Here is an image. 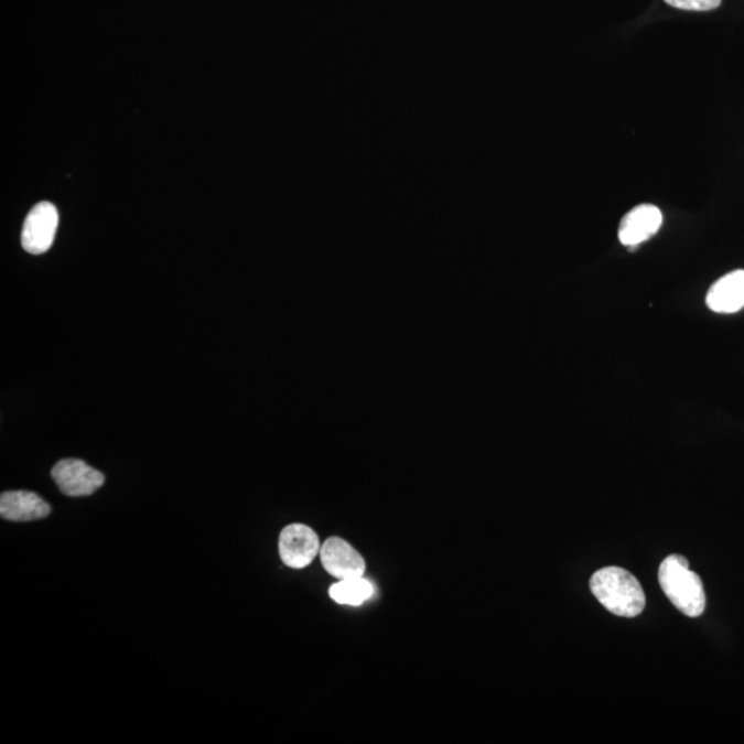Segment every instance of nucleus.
Masks as SVG:
<instances>
[{
    "label": "nucleus",
    "mask_w": 744,
    "mask_h": 744,
    "mask_svg": "<svg viewBox=\"0 0 744 744\" xmlns=\"http://www.w3.org/2000/svg\"><path fill=\"white\" fill-rule=\"evenodd\" d=\"M58 228V212L54 204L37 203L26 215L22 226L21 242L30 254L46 252L53 246L55 231Z\"/></svg>",
    "instance_id": "obj_3"
},
{
    "label": "nucleus",
    "mask_w": 744,
    "mask_h": 744,
    "mask_svg": "<svg viewBox=\"0 0 744 744\" xmlns=\"http://www.w3.org/2000/svg\"><path fill=\"white\" fill-rule=\"evenodd\" d=\"M709 309L715 313H736L744 308V270L722 276L705 296Z\"/></svg>",
    "instance_id": "obj_9"
},
{
    "label": "nucleus",
    "mask_w": 744,
    "mask_h": 744,
    "mask_svg": "<svg viewBox=\"0 0 744 744\" xmlns=\"http://www.w3.org/2000/svg\"><path fill=\"white\" fill-rule=\"evenodd\" d=\"M279 553L281 561L294 570L311 565L320 553L317 533L303 524H291L280 533Z\"/></svg>",
    "instance_id": "obj_5"
},
{
    "label": "nucleus",
    "mask_w": 744,
    "mask_h": 744,
    "mask_svg": "<svg viewBox=\"0 0 744 744\" xmlns=\"http://www.w3.org/2000/svg\"><path fill=\"white\" fill-rule=\"evenodd\" d=\"M661 590L683 615L698 617L705 610V593L702 579L689 570L686 557L671 554L659 567Z\"/></svg>",
    "instance_id": "obj_2"
},
{
    "label": "nucleus",
    "mask_w": 744,
    "mask_h": 744,
    "mask_svg": "<svg viewBox=\"0 0 744 744\" xmlns=\"http://www.w3.org/2000/svg\"><path fill=\"white\" fill-rule=\"evenodd\" d=\"M664 215L653 204L634 207L623 217L619 226V240L623 246L636 248L658 234Z\"/></svg>",
    "instance_id": "obj_7"
},
{
    "label": "nucleus",
    "mask_w": 744,
    "mask_h": 744,
    "mask_svg": "<svg viewBox=\"0 0 744 744\" xmlns=\"http://www.w3.org/2000/svg\"><path fill=\"white\" fill-rule=\"evenodd\" d=\"M671 8L689 11H710L720 8L722 0H665Z\"/></svg>",
    "instance_id": "obj_11"
},
{
    "label": "nucleus",
    "mask_w": 744,
    "mask_h": 744,
    "mask_svg": "<svg viewBox=\"0 0 744 744\" xmlns=\"http://www.w3.org/2000/svg\"><path fill=\"white\" fill-rule=\"evenodd\" d=\"M373 592V584L366 579L352 578L333 584L330 587V597L338 604L358 606L371 597Z\"/></svg>",
    "instance_id": "obj_10"
},
{
    "label": "nucleus",
    "mask_w": 744,
    "mask_h": 744,
    "mask_svg": "<svg viewBox=\"0 0 744 744\" xmlns=\"http://www.w3.org/2000/svg\"><path fill=\"white\" fill-rule=\"evenodd\" d=\"M590 590L606 610L617 616L634 617L645 608L641 584L619 567H606L590 579Z\"/></svg>",
    "instance_id": "obj_1"
},
{
    "label": "nucleus",
    "mask_w": 744,
    "mask_h": 744,
    "mask_svg": "<svg viewBox=\"0 0 744 744\" xmlns=\"http://www.w3.org/2000/svg\"><path fill=\"white\" fill-rule=\"evenodd\" d=\"M52 507L31 490H6L0 496V516L4 520L25 522L47 517Z\"/></svg>",
    "instance_id": "obj_8"
},
{
    "label": "nucleus",
    "mask_w": 744,
    "mask_h": 744,
    "mask_svg": "<svg viewBox=\"0 0 744 744\" xmlns=\"http://www.w3.org/2000/svg\"><path fill=\"white\" fill-rule=\"evenodd\" d=\"M320 559H322L324 570L339 581L360 578L366 572V562L362 554L341 538L325 540L320 548Z\"/></svg>",
    "instance_id": "obj_6"
},
{
    "label": "nucleus",
    "mask_w": 744,
    "mask_h": 744,
    "mask_svg": "<svg viewBox=\"0 0 744 744\" xmlns=\"http://www.w3.org/2000/svg\"><path fill=\"white\" fill-rule=\"evenodd\" d=\"M52 477L61 493L72 498L91 495L105 483L101 472L79 460H63L55 463Z\"/></svg>",
    "instance_id": "obj_4"
}]
</instances>
